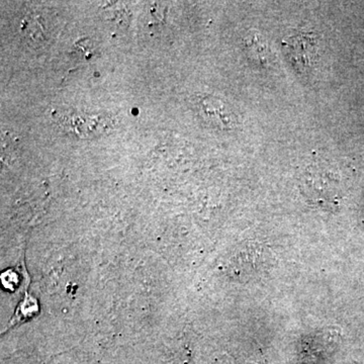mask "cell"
I'll return each mask as SVG.
<instances>
[{
	"instance_id": "cell-1",
	"label": "cell",
	"mask_w": 364,
	"mask_h": 364,
	"mask_svg": "<svg viewBox=\"0 0 364 364\" xmlns=\"http://www.w3.org/2000/svg\"><path fill=\"white\" fill-rule=\"evenodd\" d=\"M59 124L74 138L93 139L111 133L117 127V119L109 114L74 112L60 117Z\"/></svg>"
},
{
	"instance_id": "cell-2",
	"label": "cell",
	"mask_w": 364,
	"mask_h": 364,
	"mask_svg": "<svg viewBox=\"0 0 364 364\" xmlns=\"http://www.w3.org/2000/svg\"><path fill=\"white\" fill-rule=\"evenodd\" d=\"M287 60L299 73L311 71L318 58L317 36L312 33H298L289 36L282 43Z\"/></svg>"
},
{
	"instance_id": "cell-3",
	"label": "cell",
	"mask_w": 364,
	"mask_h": 364,
	"mask_svg": "<svg viewBox=\"0 0 364 364\" xmlns=\"http://www.w3.org/2000/svg\"><path fill=\"white\" fill-rule=\"evenodd\" d=\"M198 116L203 117L208 124L222 130H231L236 123L234 112L219 98L203 95L196 97L193 102Z\"/></svg>"
},
{
	"instance_id": "cell-4",
	"label": "cell",
	"mask_w": 364,
	"mask_h": 364,
	"mask_svg": "<svg viewBox=\"0 0 364 364\" xmlns=\"http://www.w3.org/2000/svg\"><path fill=\"white\" fill-rule=\"evenodd\" d=\"M244 48L247 53L248 59L256 65L267 66L270 62V51L267 41L259 33H248L244 40Z\"/></svg>"
},
{
	"instance_id": "cell-5",
	"label": "cell",
	"mask_w": 364,
	"mask_h": 364,
	"mask_svg": "<svg viewBox=\"0 0 364 364\" xmlns=\"http://www.w3.org/2000/svg\"><path fill=\"white\" fill-rule=\"evenodd\" d=\"M18 145L13 136L9 135V133L2 134L1 138V160L2 162H9V160L16 159L18 157Z\"/></svg>"
}]
</instances>
